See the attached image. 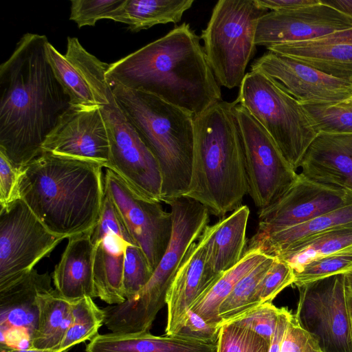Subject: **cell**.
Here are the masks:
<instances>
[{"mask_svg": "<svg viewBox=\"0 0 352 352\" xmlns=\"http://www.w3.org/2000/svg\"><path fill=\"white\" fill-rule=\"evenodd\" d=\"M274 259L275 257L268 256L236 283L219 307V316L222 324L258 306L256 300L258 285Z\"/></svg>", "mask_w": 352, "mask_h": 352, "instance_id": "32", "label": "cell"}, {"mask_svg": "<svg viewBox=\"0 0 352 352\" xmlns=\"http://www.w3.org/2000/svg\"><path fill=\"white\" fill-rule=\"evenodd\" d=\"M236 104L221 100L194 117L191 178L184 196L223 217L241 206L248 190Z\"/></svg>", "mask_w": 352, "mask_h": 352, "instance_id": "4", "label": "cell"}, {"mask_svg": "<svg viewBox=\"0 0 352 352\" xmlns=\"http://www.w3.org/2000/svg\"><path fill=\"white\" fill-rule=\"evenodd\" d=\"M352 28V19L323 0L299 8L270 11L258 21L254 43L267 47L320 38Z\"/></svg>", "mask_w": 352, "mask_h": 352, "instance_id": "18", "label": "cell"}, {"mask_svg": "<svg viewBox=\"0 0 352 352\" xmlns=\"http://www.w3.org/2000/svg\"><path fill=\"white\" fill-rule=\"evenodd\" d=\"M251 71L278 82L302 104L327 105L352 98V83L270 51L254 61Z\"/></svg>", "mask_w": 352, "mask_h": 352, "instance_id": "15", "label": "cell"}, {"mask_svg": "<svg viewBox=\"0 0 352 352\" xmlns=\"http://www.w3.org/2000/svg\"><path fill=\"white\" fill-rule=\"evenodd\" d=\"M86 352H217V344L199 342L175 336H154L149 331L98 334Z\"/></svg>", "mask_w": 352, "mask_h": 352, "instance_id": "26", "label": "cell"}, {"mask_svg": "<svg viewBox=\"0 0 352 352\" xmlns=\"http://www.w3.org/2000/svg\"><path fill=\"white\" fill-rule=\"evenodd\" d=\"M352 245V226L324 233L296 248L276 256L287 263L296 274L306 265Z\"/></svg>", "mask_w": 352, "mask_h": 352, "instance_id": "30", "label": "cell"}, {"mask_svg": "<svg viewBox=\"0 0 352 352\" xmlns=\"http://www.w3.org/2000/svg\"><path fill=\"white\" fill-rule=\"evenodd\" d=\"M266 130L295 170L318 135L303 105L274 78L247 73L236 99Z\"/></svg>", "mask_w": 352, "mask_h": 352, "instance_id": "8", "label": "cell"}, {"mask_svg": "<svg viewBox=\"0 0 352 352\" xmlns=\"http://www.w3.org/2000/svg\"><path fill=\"white\" fill-rule=\"evenodd\" d=\"M346 102H352V98H351L349 100H348Z\"/></svg>", "mask_w": 352, "mask_h": 352, "instance_id": "49", "label": "cell"}, {"mask_svg": "<svg viewBox=\"0 0 352 352\" xmlns=\"http://www.w3.org/2000/svg\"><path fill=\"white\" fill-rule=\"evenodd\" d=\"M114 96L162 173V202L184 197L191 178L194 116L153 94L111 85Z\"/></svg>", "mask_w": 352, "mask_h": 352, "instance_id": "5", "label": "cell"}, {"mask_svg": "<svg viewBox=\"0 0 352 352\" xmlns=\"http://www.w3.org/2000/svg\"><path fill=\"white\" fill-rule=\"evenodd\" d=\"M45 35L25 33L0 65V151L24 167L70 106L46 55Z\"/></svg>", "mask_w": 352, "mask_h": 352, "instance_id": "1", "label": "cell"}, {"mask_svg": "<svg viewBox=\"0 0 352 352\" xmlns=\"http://www.w3.org/2000/svg\"><path fill=\"white\" fill-rule=\"evenodd\" d=\"M153 273L142 249L136 245H129L125 251L122 279L126 300L134 298L149 281Z\"/></svg>", "mask_w": 352, "mask_h": 352, "instance_id": "37", "label": "cell"}, {"mask_svg": "<svg viewBox=\"0 0 352 352\" xmlns=\"http://www.w3.org/2000/svg\"><path fill=\"white\" fill-rule=\"evenodd\" d=\"M234 111L243 146L248 193L256 207L265 208L289 190L298 174L270 134L237 100Z\"/></svg>", "mask_w": 352, "mask_h": 352, "instance_id": "12", "label": "cell"}, {"mask_svg": "<svg viewBox=\"0 0 352 352\" xmlns=\"http://www.w3.org/2000/svg\"><path fill=\"white\" fill-rule=\"evenodd\" d=\"M350 226H352V204L274 232H255L248 241L245 251L256 250L274 257L324 233Z\"/></svg>", "mask_w": 352, "mask_h": 352, "instance_id": "24", "label": "cell"}, {"mask_svg": "<svg viewBox=\"0 0 352 352\" xmlns=\"http://www.w3.org/2000/svg\"><path fill=\"white\" fill-rule=\"evenodd\" d=\"M23 168L15 165L0 151V208L20 198L19 187Z\"/></svg>", "mask_w": 352, "mask_h": 352, "instance_id": "42", "label": "cell"}, {"mask_svg": "<svg viewBox=\"0 0 352 352\" xmlns=\"http://www.w3.org/2000/svg\"><path fill=\"white\" fill-rule=\"evenodd\" d=\"M270 344L254 331L230 321L220 328L217 352H269Z\"/></svg>", "mask_w": 352, "mask_h": 352, "instance_id": "35", "label": "cell"}, {"mask_svg": "<svg viewBox=\"0 0 352 352\" xmlns=\"http://www.w3.org/2000/svg\"><path fill=\"white\" fill-rule=\"evenodd\" d=\"M280 311V308H277L272 302H266L250 309L232 321L254 331L271 343Z\"/></svg>", "mask_w": 352, "mask_h": 352, "instance_id": "40", "label": "cell"}, {"mask_svg": "<svg viewBox=\"0 0 352 352\" xmlns=\"http://www.w3.org/2000/svg\"><path fill=\"white\" fill-rule=\"evenodd\" d=\"M65 55L84 76L100 107L110 144L107 168L132 186L153 181L160 173L159 164L117 101L105 76L109 64L89 53L76 37H67Z\"/></svg>", "mask_w": 352, "mask_h": 352, "instance_id": "6", "label": "cell"}, {"mask_svg": "<svg viewBox=\"0 0 352 352\" xmlns=\"http://www.w3.org/2000/svg\"><path fill=\"white\" fill-rule=\"evenodd\" d=\"M1 352H58L55 349H14Z\"/></svg>", "mask_w": 352, "mask_h": 352, "instance_id": "48", "label": "cell"}, {"mask_svg": "<svg viewBox=\"0 0 352 352\" xmlns=\"http://www.w3.org/2000/svg\"><path fill=\"white\" fill-rule=\"evenodd\" d=\"M193 0H125L113 21L126 24L133 32L155 25L177 23Z\"/></svg>", "mask_w": 352, "mask_h": 352, "instance_id": "28", "label": "cell"}, {"mask_svg": "<svg viewBox=\"0 0 352 352\" xmlns=\"http://www.w3.org/2000/svg\"><path fill=\"white\" fill-rule=\"evenodd\" d=\"M51 276L35 269L0 290L1 351L31 349L38 310L37 296L52 289Z\"/></svg>", "mask_w": 352, "mask_h": 352, "instance_id": "19", "label": "cell"}, {"mask_svg": "<svg viewBox=\"0 0 352 352\" xmlns=\"http://www.w3.org/2000/svg\"><path fill=\"white\" fill-rule=\"evenodd\" d=\"M38 310L31 349H58L72 322V302L53 288L37 296Z\"/></svg>", "mask_w": 352, "mask_h": 352, "instance_id": "27", "label": "cell"}, {"mask_svg": "<svg viewBox=\"0 0 352 352\" xmlns=\"http://www.w3.org/2000/svg\"><path fill=\"white\" fill-rule=\"evenodd\" d=\"M352 269V245L333 254L316 259L294 274V284H303L338 274H344Z\"/></svg>", "mask_w": 352, "mask_h": 352, "instance_id": "36", "label": "cell"}, {"mask_svg": "<svg viewBox=\"0 0 352 352\" xmlns=\"http://www.w3.org/2000/svg\"><path fill=\"white\" fill-rule=\"evenodd\" d=\"M319 0H255L260 7L271 11L288 10L315 4Z\"/></svg>", "mask_w": 352, "mask_h": 352, "instance_id": "44", "label": "cell"}, {"mask_svg": "<svg viewBox=\"0 0 352 352\" xmlns=\"http://www.w3.org/2000/svg\"><path fill=\"white\" fill-rule=\"evenodd\" d=\"M297 287L299 300L294 316L299 325L316 339L322 352H352L344 274Z\"/></svg>", "mask_w": 352, "mask_h": 352, "instance_id": "10", "label": "cell"}, {"mask_svg": "<svg viewBox=\"0 0 352 352\" xmlns=\"http://www.w3.org/2000/svg\"><path fill=\"white\" fill-rule=\"evenodd\" d=\"M125 0H74L71 1L69 19L79 28L94 26L100 19L113 20Z\"/></svg>", "mask_w": 352, "mask_h": 352, "instance_id": "38", "label": "cell"}, {"mask_svg": "<svg viewBox=\"0 0 352 352\" xmlns=\"http://www.w3.org/2000/svg\"><path fill=\"white\" fill-rule=\"evenodd\" d=\"M68 239L52 273L55 289L71 302L84 297L96 298L91 231Z\"/></svg>", "mask_w": 352, "mask_h": 352, "instance_id": "23", "label": "cell"}, {"mask_svg": "<svg viewBox=\"0 0 352 352\" xmlns=\"http://www.w3.org/2000/svg\"><path fill=\"white\" fill-rule=\"evenodd\" d=\"M199 36L183 23L164 36L109 65L110 85L144 91L194 117L221 100Z\"/></svg>", "mask_w": 352, "mask_h": 352, "instance_id": "2", "label": "cell"}, {"mask_svg": "<svg viewBox=\"0 0 352 352\" xmlns=\"http://www.w3.org/2000/svg\"><path fill=\"white\" fill-rule=\"evenodd\" d=\"M302 105L318 133H352V102Z\"/></svg>", "mask_w": 352, "mask_h": 352, "instance_id": "34", "label": "cell"}, {"mask_svg": "<svg viewBox=\"0 0 352 352\" xmlns=\"http://www.w3.org/2000/svg\"><path fill=\"white\" fill-rule=\"evenodd\" d=\"M45 50L56 79L69 98L70 105L80 108L98 107L87 80L76 66L49 41Z\"/></svg>", "mask_w": 352, "mask_h": 352, "instance_id": "31", "label": "cell"}, {"mask_svg": "<svg viewBox=\"0 0 352 352\" xmlns=\"http://www.w3.org/2000/svg\"><path fill=\"white\" fill-rule=\"evenodd\" d=\"M323 1L352 19V0H323Z\"/></svg>", "mask_w": 352, "mask_h": 352, "instance_id": "47", "label": "cell"}, {"mask_svg": "<svg viewBox=\"0 0 352 352\" xmlns=\"http://www.w3.org/2000/svg\"><path fill=\"white\" fill-rule=\"evenodd\" d=\"M279 352H322L316 339L290 316Z\"/></svg>", "mask_w": 352, "mask_h": 352, "instance_id": "43", "label": "cell"}, {"mask_svg": "<svg viewBox=\"0 0 352 352\" xmlns=\"http://www.w3.org/2000/svg\"><path fill=\"white\" fill-rule=\"evenodd\" d=\"M294 273L285 261L276 258L261 280L256 294L258 306L271 302L285 287L294 284Z\"/></svg>", "mask_w": 352, "mask_h": 352, "instance_id": "39", "label": "cell"}, {"mask_svg": "<svg viewBox=\"0 0 352 352\" xmlns=\"http://www.w3.org/2000/svg\"><path fill=\"white\" fill-rule=\"evenodd\" d=\"M206 228L192 243L181 263L166 295L165 333L174 336L182 327L187 312L223 274H217L207 259Z\"/></svg>", "mask_w": 352, "mask_h": 352, "instance_id": "20", "label": "cell"}, {"mask_svg": "<svg viewBox=\"0 0 352 352\" xmlns=\"http://www.w3.org/2000/svg\"><path fill=\"white\" fill-rule=\"evenodd\" d=\"M267 10L255 0H219L201 31L206 60L220 86L240 87L254 56L259 20Z\"/></svg>", "mask_w": 352, "mask_h": 352, "instance_id": "9", "label": "cell"}, {"mask_svg": "<svg viewBox=\"0 0 352 352\" xmlns=\"http://www.w3.org/2000/svg\"><path fill=\"white\" fill-rule=\"evenodd\" d=\"M267 256L256 250H246L239 263L224 272L211 288L195 302L190 309L210 324L221 327L222 323L219 316L221 304L236 283Z\"/></svg>", "mask_w": 352, "mask_h": 352, "instance_id": "29", "label": "cell"}, {"mask_svg": "<svg viewBox=\"0 0 352 352\" xmlns=\"http://www.w3.org/2000/svg\"><path fill=\"white\" fill-rule=\"evenodd\" d=\"M292 313L285 307L280 308L276 331L270 344L269 352H279L281 343Z\"/></svg>", "mask_w": 352, "mask_h": 352, "instance_id": "45", "label": "cell"}, {"mask_svg": "<svg viewBox=\"0 0 352 352\" xmlns=\"http://www.w3.org/2000/svg\"><path fill=\"white\" fill-rule=\"evenodd\" d=\"M72 322L58 347V352H68L76 344L92 340L104 324V309L91 297L72 302Z\"/></svg>", "mask_w": 352, "mask_h": 352, "instance_id": "33", "label": "cell"}, {"mask_svg": "<svg viewBox=\"0 0 352 352\" xmlns=\"http://www.w3.org/2000/svg\"><path fill=\"white\" fill-rule=\"evenodd\" d=\"M267 50L352 83V28L311 40L275 45Z\"/></svg>", "mask_w": 352, "mask_h": 352, "instance_id": "22", "label": "cell"}, {"mask_svg": "<svg viewBox=\"0 0 352 352\" xmlns=\"http://www.w3.org/2000/svg\"><path fill=\"white\" fill-rule=\"evenodd\" d=\"M351 204L352 192L315 182L298 174L281 197L270 206L259 209L256 232H274Z\"/></svg>", "mask_w": 352, "mask_h": 352, "instance_id": "16", "label": "cell"}, {"mask_svg": "<svg viewBox=\"0 0 352 352\" xmlns=\"http://www.w3.org/2000/svg\"><path fill=\"white\" fill-rule=\"evenodd\" d=\"M104 189L109 193L129 234L144 253L154 272L170 239L171 212H166L160 202L140 195L109 168L104 178Z\"/></svg>", "mask_w": 352, "mask_h": 352, "instance_id": "13", "label": "cell"}, {"mask_svg": "<svg viewBox=\"0 0 352 352\" xmlns=\"http://www.w3.org/2000/svg\"><path fill=\"white\" fill-rule=\"evenodd\" d=\"M220 328L210 324L197 313L189 309L182 327L174 336L199 342L217 344Z\"/></svg>", "mask_w": 352, "mask_h": 352, "instance_id": "41", "label": "cell"}, {"mask_svg": "<svg viewBox=\"0 0 352 352\" xmlns=\"http://www.w3.org/2000/svg\"><path fill=\"white\" fill-rule=\"evenodd\" d=\"M344 274V289L346 304L352 326V269Z\"/></svg>", "mask_w": 352, "mask_h": 352, "instance_id": "46", "label": "cell"}, {"mask_svg": "<svg viewBox=\"0 0 352 352\" xmlns=\"http://www.w3.org/2000/svg\"><path fill=\"white\" fill-rule=\"evenodd\" d=\"M300 167L305 177L352 192V133H318Z\"/></svg>", "mask_w": 352, "mask_h": 352, "instance_id": "21", "label": "cell"}, {"mask_svg": "<svg viewBox=\"0 0 352 352\" xmlns=\"http://www.w3.org/2000/svg\"><path fill=\"white\" fill-rule=\"evenodd\" d=\"M91 239L96 298L111 305L122 303L126 300L122 287L126 248L138 245L105 190L101 214L91 231Z\"/></svg>", "mask_w": 352, "mask_h": 352, "instance_id": "14", "label": "cell"}, {"mask_svg": "<svg viewBox=\"0 0 352 352\" xmlns=\"http://www.w3.org/2000/svg\"><path fill=\"white\" fill-rule=\"evenodd\" d=\"M43 153L86 160L107 168L110 144L100 107L70 105L43 144Z\"/></svg>", "mask_w": 352, "mask_h": 352, "instance_id": "17", "label": "cell"}, {"mask_svg": "<svg viewBox=\"0 0 352 352\" xmlns=\"http://www.w3.org/2000/svg\"><path fill=\"white\" fill-rule=\"evenodd\" d=\"M249 217V208L241 205L228 217L206 227L207 259L216 274L228 271L243 257Z\"/></svg>", "mask_w": 352, "mask_h": 352, "instance_id": "25", "label": "cell"}, {"mask_svg": "<svg viewBox=\"0 0 352 352\" xmlns=\"http://www.w3.org/2000/svg\"><path fill=\"white\" fill-rule=\"evenodd\" d=\"M63 239L19 198L0 208V290L30 272Z\"/></svg>", "mask_w": 352, "mask_h": 352, "instance_id": "11", "label": "cell"}, {"mask_svg": "<svg viewBox=\"0 0 352 352\" xmlns=\"http://www.w3.org/2000/svg\"><path fill=\"white\" fill-rule=\"evenodd\" d=\"M166 204L170 207L173 226L162 258L138 295L114 308L118 320L131 331H149L157 314L166 305L167 292L186 252L208 226L209 212L198 201L182 197Z\"/></svg>", "mask_w": 352, "mask_h": 352, "instance_id": "7", "label": "cell"}, {"mask_svg": "<svg viewBox=\"0 0 352 352\" xmlns=\"http://www.w3.org/2000/svg\"><path fill=\"white\" fill-rule=\"evenodd\" d=\"M102 168L44 152L23 168L20 198L56 235L66 239L89 232L101 214Z\"/></svg>", "mask_w": 352, "mask_h": 352, "instance_id": "3", "label": "cell"}]
</instances>
